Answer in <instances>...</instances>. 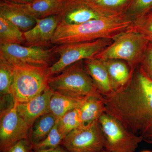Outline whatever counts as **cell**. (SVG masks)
I'll return each mask as SVG.
<instances>
[{
	"label": "cell",
	"instance_id": "6da1fadb",
	"mask_svg": "<svg viewBox=\"0 0 152 152\" xmlns=\"http://www.w3.org/2000/svg\"><path fill=\"white\" fill-rule=\"evenodd\" d=\"M104 98L106 113L143 141L152 144V81L138 67L126 87Z\"/></svg>",
	"mask_w": 152,
	"mask_h": 152
},
{
	"label": "cell",
	"instance_id": "7a4b0ae2",
	"mask_svg": "<svg viewBox=\"0 0 152 152\" xmlns=\"http://www.w3.org/2000/svg\"><path fill=\"white\" fill-rule=\"evenodd\" d=\"M133 20L124 14L103 17L77 25L59 22L51 43L59 45L112 39L129 31Z\"/></svg>",
	"mask_w": 152,
	"mask_h": 152
},
{
	"label": "cell",
	"instance_id": "3957f363",
	"mask_svg": "<svg viewBox=\"0 0 152 152\" xmlns=\"http://www.w3.org/2000/svg\"><path fill=\"white\" fill-rule=\"evenodd\" d=\"M48 86L53 91L75 99L95 96L104 99L85 69L84 60L69 66L49 78Z\"/></svg>",
	"mask_w": 152,
	"mask_h": 152
},
{
	"label": "cell",
	"instance_id": "277c9868",
	"mask_svg": "<svg viewBox=\"0 0 152 152\" xmlns=\"http://www.w3.org/2000/svg\"><path fill=\"white\" fill-rule=\"evenodd\" d=\"M150 42L141 34L128 31L116 37L110 45L94 58L101 60H122L136 69Z\"/></svg>",
	"mask_w": 152,
	"mask_h": 152
},
{
	"label": "cell",
	"instance_id": "5b68a950",
	"mask_svg": "<svg viewBox=\"0 0 152 152\" xmlns=\"http://www.w3.org/2000/svg\"><path fill=\"white\" fill-rule=\"evenodd\" d=\"M15 78L12 94L15 102L23 103L41 94L48 87L49 78L48 68L26 64H13Z\"/></svg>",
	"mask_w": 152,
	"mask_h": 152
},
{
	"label": "cell",
	"instance_id": "8992f818",
	"mask_svg": "<svg viewBox=\"0 0 152 152\" xmlns=\"http://www.w3.org/2000/svg\"><path fill=\"white\" fill-rule=\"evenodd\" d=\"M113 40L102 39L91 42L57 45L54 47L59 59L48 68L50 77L59 74L65 68L77 62L94 58L110 45Z\"/></svg>",
	"mask_w": 152,
	"mask_h": 152
},
{
	"label": "cell",
	"instance_id": "52a82bcc",
	"mask_svg": "<svg viewBox=\"0 0 152 152\" xmlns=\"http://www.w3.org/2000/svg\"><path fill=\"white\" fill-rule=\"evenodd\" d=\"M106 140L105 149L110 152H134L143 141L127 129L118 120L104 113L99 119Z\"/></svg>",
	"mask_w": 152,
	"mask_h": 152
},
{
	"label": "cell",
	"instance_id": "ba28073f",
	"mask_svg": "<svg viewBox=\"0 0 152 152\" xmlns=\"http://www.w3.org/2000/svg\"><path fill=\"white\" fill-rule=\"evenodd\" d=\"M106 140L99 120L82 124L64 138L61 145L69 152H101Z\"/></svg>",
	"mask_w": 152,
	"mask_h": 152
},
{
	"label": "cell",
	"instance_id": "9c48e42d",
	"mask_svg": "<svg viewBox=\"0 0 152 152\" xmlns=\"http://www.w3.org/2000/svg\"><path fill=\"white\" fill-rule=\"evenodd\" d=\"M54 47L50 49L39 47L23 46L17 44L0 45V56L12 64H26L48 68L55 59Z\"/></svg>",
	"mask_w": 152,
	"mask_h": 152
},
{
	"label": "cell",
	"instance_id": "30bf717a",
	"mask_svg": "<svg viewBox=\"0 0 152 152\" xmlns=\"http://www.w3.org/2000/svg\"><path fill=\"white\" fill-rule=\"evenodd\" d=\"M0 118V152L28 139L30 127L18 114L16 102L10 109L1 113Z\"/></svg>",
	"mask_w": 152,
	"mask_h": 152
},
{
	"label": "cell",
	"instance_id": "8fae6325",
	"mask_svg": "<svg viewBox=\"0 0 152 152\" xmlns=\"http://www.w3.org/2000/svg\"><path fill=\"white\" fill-rule=\"evenodd\" d=\"M36 24L23 34L25 46L45 48L50 45L60 21L59 15L36 19Z\"/></svg>",
	"mask_w": 152,
	"mask_h": 152
},
{
	"label": "cell",
	"instance_id": "7c38bea8",
	"mask_svg": "<svg viewBox=\"0 0 152 152\" xmlns=\"http://www.w3.org/2000/svg\"><path fill=\"white\" fill-rule=\"evenodd\" d=\"M60 22L77 25L107 16L100 12L86 0H67L59 15Z\"/></svg>",
	"mask_w": 152,
	"mask_h": 152
},
{
	"label": "cell",
	"instance_id": "4fadbf2b",
	"mask_svg": "<svg viewBox=\"0 0 152 152\" xmlns=\"http://www.w3.org/2000/svg\"><path fill=\"white\" fill-rule=\"evenodd\" d=\"M53 91L48 86L40 94L23 103L17 102V110L21 118L30 127L37 119L49 112V104Z\"/></svg>",
	"mask_w": 152,
	"mask_h": 152
},
{
	"label": "cell",
	"instance_id": "5bb4252c",
	"mask_svg": "<svg viewBox=\"0 0 152 152\" xmlns=\"http://www.w3.org/2000/svg\"><path fill=\"white\" fill-rule=\"evenodd\" d=\"M66 1L34 0L32 2L26 4L6 2L35 19H41L59 15Z\"/></svg>",
	"mask_w": 152,
	"mask_h": 152
},
{
	"label": "cell",
	"instance_id": "9a60e30c",
	"mask_svg": "<svg viewBox=\"0 0 152 152\" xmlns=\"http://www.w3.org/2000/svg\"><path fill=\"white\" fill-rule=\"evenodd\" d=\"M84 63L87 72L103 96H109L115 92L107 68L102 60L91 58L84 60Z\"/></svg>",
	"mask_w": 152,
	"mask_h": 152
},
{
	"label": "cell",
	"instance_id": "2e32d148",
	"mask_svg": "<svg viewBox=\"0 0 152 152\" xmlns=\"http://www.w3.org/2000/svg\"><path fill=\"white\" fill-rule=\"evenodd\" d=\"M108 72L115 92L124 88L129 83L135 69L122 60H102Z\"/></svg>",
	"mask_w": 152,
	"mask_h": 152
},
{
	"label": "cell",
	"instance_id": "e0dca14e",
	"mask_svg": "<svg viewBox=\"0 0 152 152\" xmlns=\"http://www.w3.org/2000/svg\"><path fill=\"white\" fill-rule=\"evenodd\" d=\"M0 16L15 25L23 32L34 26L36 19L4 1L0 2Z\"/></svg>",
	"mask_w": 152,
	"mask_h": 152
},
{
	"label": "cell",
	"instance_id": "ac0fdd59",
	"mask_svg": "<svg viewBox=\"0 0 152 152\" xmlns=\"http://www.w3.org/2000/svg\"><path fill=\"white\" fill-rule=\"evenodd\" d=\"M57 121L56 118L50 113L39 117L30 127L28 139L32 146L43 141L48 137Z\"/></svg>",
	"mask_w": 152,
	"mask_h": 152
},
{
	"label": "cell",
	"instance_id": "d6986e66",
	"mask_svg": "<svg viewBox=\"0 0 152 152\" xmlns=\"http://www.w3.org/2000/svg\"><path fill=\"white\" fill-rule=\"evenodd\" d=\"M86 98L75 99L53 91L49 104V112L54 115L57 120L60 119L71 110L80 108Z\"/></svg>",
	"mask_w": 152,
	"mask_h": 152
},
{
	"label": "cell",
	"instance_id": "ffe728a7",
	"mask_svg": "<svg viewBox=\"0 0 152 152\" xmlns=\"http://www.w3.org/2000/svg\"><path fill=\"white\" fill-rule=\"evenodd\" d=\"M79 108L81 112L82 124H88L99 120L105 112L104 98L88 97Z\"/></svg>",
	"mask_w": 152,
	"mask_h": 152
},
{
	"label": "cell",
	"instance_id": "44dd1931",
	"mask_svg": "<svg viewBox=\"0 0 152 152\" xmlns=\"http://www.w3.org/2000/svg\"><path fill=\"white\" fill-rule=\"evenodd\" d=\"M94 9L107 16L124 14L131 0H86Z\"/></svg>",
	"mask_w": 152,
	"mask_h": 152
},
{
	"label": "cell",
	"instance_id": "7402d4cb",
	"mask_svg": "<svg viewBox=\"0 0 152 152\" xmlns=\"http://www.w3.org/2000/svg\"><path fill=\"white\" fill-rule=\"evenodd\" d=\"M23 34L17 26L0 16V45L23 44Z\"/></svg>",
	"mask_w": 152,
	"mask_h": 152
},
{
	"label": "cell",
	"instance_id": "603a6c76",
	"mask_svg": "<svg viewBox=\"0 0 152 152\" xmlns=\"http://www.w3.org/2000/svg\"><path fill=\"white\" fill-rule=\"evenodd\" d=\"M15 78V67L2 56H0V96L12 94Z\"/></svg>",
	"mask_w": 152,
	"mask_h": 152
},
{
	"label": "cell",
	"instance_id": "cb8c5ba5",
	"mask_svg": "<svg viewBox=\"0 0 152 152\" xmlns=\"http://www.w3.org/2000/svg\"><path fill=\"white\" fill-rule=\"evenodd\" d=\"M57 120L58 129L64 138L72 131L82 124L81 112L79 108L66 113Z\"/></svg>",
	"mask_w": 152,
	"mask_h": 152
},
{
	"label": "cell",
	"instance_id": "d4e9b609",
	"mask_svg": "<svg viewBox=\"0 0 152 152\" xmlns=\"http://www.w3.org/2000/svg\"><path fill=\"white\" fill-rule=\"evenodd\" d=\"M152 11V0H131L124 14L132 20Z\"/></svg>",
	"mask_w": 152,
	"mask_h": 152
},
{
	"label": "cell",
	"instance_id": "484cf974",
	"mask_svg": "<svg viewBox=\"0 0 152 152\" xmlns=\"http://www.w3.org/2000/svg\"><path fill=\"white\" fill-rule=\"evenodd\" d=\"M129 31L138 33L152 42V11L133 20Z\"/></svg>",
	"mask_w": 152,
	"mask_h": 152
},
{
	"label": "cell",
	"instance_id": "4316f807",
	"mask_svg": "<svg viewBox=\"0 0 152 152\" xmlns=\"http://www.w3.org/2000/svg\"><path fill=\"white\" fill-rule=\"evenodd\" d=\"M64 139L58 130L57 120L56 124L48 137L41 142L33 146V148L36 152L53 149L61 145Z\"/></svg>",
	"mask_w": 152,
	"mask_h": 152
},
{
	"label": "cell",
	"instance_id": "83f0119b",
	"mask_svg": "<svg viewBox=\"0 0 152 152\" xmlns=\"http://www.w3.org/2000/svg\"><path fill=\"white\" fill-rule=\"evenodd\" d=\"M138 68L145 75L152 81V44L151 42Z\"/></svg>",
	"mask_w": 152,
	"mask_h": 152
},
{
	"label": "cell",
	"instance_id": "f1b7e54d",
	"mask_svg": "<svg viewBox=\"0 0 152 152\" xmlns=\"http://www.w3.org/2000/svg\"><path fill=\"white\" fill-rule=\"evenodd\" d=\"M1 152H36L28 139H23L12 146Z\"/></svg>",
	"mask_w": 152,
	"mask_h": 152
},
{
	"label": "cell",
	"instance_id": "f546056e",
	"mask_svg": "<svg viewBox=\"0 0 152 152\" xmlns=\"http://www.w3.org/2000/svg\"><path fill=\"white\" fill-rule=\"evenodd\" d=\"M37 152H69L62 145H60L54 149L47 151H39Z\"/></svg>",
	"mask_w": 152,
	"mask_h": 152
},
{
	"label": "cell",
	"instance_id": "4dcf8cb0",
	"mask_svg": "<svg viewBox=\"0 0 152 152\" xmlns=\"http://www.w3.org/2000/svg\"><path fill=\"white\" fill-rule=\"evenodd\" d=\"M1 1L15 3V4H26L32 2L34 0H1Z\"/></svg>",
	"mask_w": 152,
	"mask_h": 152
},
{
	"label": "cell",
	"instance_id": "1f68e13d",
	"mask_svg": "<svg viewBox=\"0 0 152 152\" xmlns=\"http://www.w3.org/2000/svg\"><path fill=\"white\" fill-rule=\"evenodd\" d=\"M101 152H109L108 151H107V150H106L105 149H104Z\"/></svg>",
	"mask_w": 152,
	"mask_h": 152
},
{
	"label": "cell",
	"instance_id": "d6a6232c",
	"mask_svg": "<svg viewBox=\"0 0 152 152\" xmlns=\"http://www.w3.org/2000/svg\"><path fill=\"white\" fill-rule=\"evenodd\" d=\"M141 152H152L151 151H144Z\"/></svg>",
	"mask_w": 152,
	"mask_h": 152
},
{
	"label": "cell",
	"instance_id": "836d02e7",
	"mask_svg": "<svg viewBox=\"0 0 152 152\" xmlns=\"http://www.w3.org/2000/svg\"><path fill=\"white\" fill-rule=\"evenodd\" d=\"M151 43H152V42H151Z\"/></svg>",
	"mask_w": 152,
	"mask_h": 152
}]
</instances>
